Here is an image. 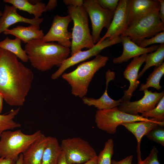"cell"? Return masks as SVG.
Wrapping results in <instances>:
<instances>
[{
  "label": "cell",
  "mask_w": 164,
  "mask_h": 164,
  "mask_svg": "<svg viewBox=\"0 0 164 164\" xmlns=\"http://www.w3.org/2000/svg\"><path fill=\"white\" fill-rule=\"evenodd\" d=\"M149 120V118L143 117L139 114L134 115L126 113L119 110L118 107L107 110H97L95 115L97 127L110 134H115L117 127L123 123Z\"/></svg>",
  "instance_id": "obj_7"
},
{
  "label": "cell",
  "mask_w": 164,
  "mask_h": 164,
  "mask_svg": "<svg viewBox=\"0 0 164 164\" xmlns=\"http://www.w3.org/2000/svg\"><path fill=\"white\" fill-rule=\"evenodd\" d=\"M5 35H12L19 38L26 44L36 39H41L44 35L43 31L39 27L30 25L29 26H17L12 29H6Z\"/></svg>",
  "instance_id": "obj_21"
},
{
  "label": "cell",
  "mask_w": 164,
  "mask_h": 164,
  "mask_svg": "<svg viewBox=\"0 0 164 164\" xmlns=\"http://www.w3.org/2000/svg\"><path fill=\"white\" fill-rule=\"evenodd\" d=\"M20 108L11 110L8 113L0 114V138L5 131L12 130L21 127V125L15 122L14 119L20 111Z\"/></svg>",
  "instance_id": "obj_27"
},
{
  "label": "cell",
  "mask_w": 164,
  "mask_h": 164,
  "mask_svg": "<svg viewBox=\"0 0 164 164\" xmlns=\"http://www.w3.org/2000/svg\"><path fill=\"white\" fill-rule=\"evenodd\" d=\"M97 156L88 161L81 164H97Z\"/></svg>",
  "instance_id": "obj_40"
},
{
  "label": "cell",
  "mask_w": 164,
  "mask_h": 164,
  "mask_svg": "<svg viewBox=\"0 0 164 164\" xmlns=\"http://www.w3.org/2000/svg\"><path fill=\"white\" fill-rule=\"evenodd\" d=\"M164 74V63L161 66L154 67L153 71L146 78V83L141 84L139 91H143L150 87H153L158 90H160L162 86L160 82Z\"/></svg>",
  "instance_id": "obj_26"
},
{
  "label": "cell",
  "mask_w": 164,
  "mask_h": 164,
  "mask_svg": "<svg viewBox=\"0 0 164 164\" xmlns=\"http://www.w3.org/2000/svg\"><path fill=\"white\" fill-rule=\"evenodd\" d=\"M16 161L12 159L0 157V164H15Z\"/></svg>",
  "instance_id": "obj_38"
},
{
  "label": "cell",
  "mask_w": 164,
  "mask_h": 164,
  "mask_svg": "<svg viewBox=\"0 0 164 164\" xmlns=\"http://www.w3.org/2000/svg\"><path fill=\"white\" fill-rule=\"evenodd\" d=\"M147 54L133 58L127 66L123 73L124 77L129 82L128 89L124 91V95L121 99L122 101H130L133 94L140 84L138 80V71L141 66L145 62Z\"/></svg>",
  "instance_id": "obj_14"
},
{
  "label": "cell",
  "mask_w": 164,
  "mask_h": 164,
  "mask_svg": "<svg viewBox=\"0 0 164 164\" xmlns=\"http://www.w3.org/2000/svg\"><path fill=\"white\" fill-rule=\"evenodd\" d=\"M42 134L40 130L30 135L20 130L4 132L0 138V157L16 161Z\"/></svg>",
  "instance_id": "obj_5"
},
{
  "label": "cell",
  "mask_w": 164,
  "mask_h": 164,
  "mask_svg": "<svg viewBox=\"0 0 164 164\" xmlns=\"http://www.w3.org/2000/svg\"><path fill=\"white\" fill-rule=\"evenodd\" d=\"M164 31V23L160 20L159 10L147 14L134 21L121 36L129 37L138 45L146 38Z\"/></svg>",
  "instance_id": "obj_6"
},
{
  "label": "cell",
  "mask_w": 164,
  "mask_h": 164,
  "mask_svg": "<svg viewBox=\"0 0 164 164\" xmlns=\"http://www.w3.org/2000/svg\"><path fill=\"white\" fill-rule=\"evenodd\" d=\"M34 78L32 71L14 54L0 48V93L8 104L22 106Z\"/></svg>",
  "instance_id": "obj_1"
},
{
  "label": "cell",
  "mask_w": 164,
  "mask_h": 164,
  "mask_svg": "<svg viewBox=\"0 0 164 164\" xmlns=\"http://www.w3.org/2000/svg\"><path fill=\"white\" fill-rule=\"evenodd\" d=\"M57 5V1L56 0H50L46 5V11H51L55 8Z\"/></svg>",
  "instance_id": "obj_37"
},
{
  "label": "cell",
  "mask_w": 164,
  "mask_h": 164,
  "mask_svg": "<svg viewBox=\"0 0 164 164\" xmlns=\"http://www.w3.org/2000/svg\"><path fill=\"white\" fill-rule=\"evenodd\" d=\"M158 152L157 149L153 146L149 155L144 160L138 162V164H160L158 160Z\"/></svg>",
  "instance_id": "obj_32"
},
{
  "label": "cell",
  "mask_w": 164,
  "mask_h": 164,
  "mask_svg": "<svg viewBox=\"0 0 164 164\" xmlns=\"http://www.w3.org/2000/svg\"><path fill=\"white\" fill-rule=\"evenodd\" d=\"M2 13L0 11V17L2 16Z\"/></svg>",
  "instance_id": "obj_43"
},
{
  "label": "cell",
  "mask_w": 164,
  "mask_h": 164,
  "mask_svg": "<svg viewBox=\"0 0 164 164\" xmlns=\"http://www.w3.org/2000/svg\"><path fill=\"white\" fill-rule=\"evenodd\" d=\"M159 7L158 0H129L128 26L139 18L159 10Z\"/></svg>",
  "instance_id": "obj_15"
},
{
  "label": "cell",
  "mask_w": 164,
  "mask_h": 164,
  "mask_svg": "<svg viewBox=\"0 0 164 164\" xmlns=\"http://www.w3.org/2000/svg\"><path fill=\"white\" fill-rule=\"evenodd\" d=\"M108 60V56L99 54L92 60L80 64L73 71L63 73L62 78L70 85L72 94L81 98L85 97L95 73L105 66Z\"/></svg>",
  "instance_id": "obj_3"
},
{
  "label": "cell",
  "mask_w": 164,
  "mask_h": 164,
  "mask_svg": "<svg viewBox=\"0 0 164 164\" xmlns=\"http://www.w3.org/2000/svg\"><path fill=\"white\" fill-rule=\"evenodd\" d=\"M114 144L112 138L105 142L103 149L97 155V164H111V158L114 154Z\"/></svg>",
  "instance_id": "obj_28"
},
{
  "label": "cell",
  "mask_w": 164,
  "mask_h": 164,
  "mask_svg": "<svg viewBox=\"0 0 164 164\" xmlns=\"http://www.w3.org/2000/svg\"><path fill=\"white\" fill-rule=\"evenodd\" d=\"M121 42V36L113 39L107 38L99 44H95L92 48L85 51H79L64 61L58 70L51 77L53 80L58 78L68 68L80 62L95 56L104 49Z\"/></svg>",
  "instance_id": "obj_10"
},
{
  "label": "cell",
  "mask_w": 164,
  "mask_h": 164,
  "mask_svg": "<svg viewBox=\"0 0 164 164\" xmlns=\"http://www.w3.org/2000/svg\"><path fill=\"white\" fill-rule=\"evenodd\" d=\"M21 41L17 37L11 39L7 36L5 39L0 41V48L12 53L22 62H27L29 61L28 57L25 50L22 47Z\"/></svg>",
  "instance_id": "obj_24"
},
{
  "label": "cell",
  "mask_w": 164,
  "mask_h": 164,
  "mask_svg": "<svg viewBox=\"0 0 164 164\" xmlns=\"http://www.w3.org/2000/svg\"><path fill=\"white\" fill-rule=\"evenodd\" d=\"M3 97L2 94L0 93V114L1 113L3 107Z\"/></svg>",
  "instance_id": "obj_42"
},
{
  "label": "cell",
  "mask_w": 164,
  "mask_h": 164,
  "mask_svg": "<svg viewBox=\"0 0 164 164\" xmlns=\"http://www.w3.org/2000/svg\"><path fill=\"white\" fill-rule=\"evenodd\" d=\"M63 2L65 5L72 7L81 6L84 3L82 0H64Z\"/></svg>",
  "instance_id": "obj_34"
},
{
  "label": "cell",
  "mask_w": 164,
  "mask_h": 164,
  "mask_svg": "<svg viewBox=\"0 0 164 164\" xmlns=\"http://www.w3.org/2000/svg\"><path fill=\"white\" fill-rule=\"evenodd\" d=\"M67 12L73 21L71 56L84 48L90 49L95 45L90 33L88 15L83 6H67Z\"/></svg>",
  "instance_id": "obj_4"
},
{
  "label": "cell",
  "mask_w": 164,
  "mask_h": 164,
  "mask_svg": "<svg viewBox=\"0 0 164 164\" xmlns=\"http://www.w3.org/2000/svg\"><path fill=\"white\" fill-rule=\"evenodd\" d=\"M40 1L35 4H32L27 0H3L4 2L12 4L17 9L33 15L34 18L36 19L40 18L43 12H46V5Z\"/></svg>",
  "instance_id": "obj_22"
},
{
  "label": "cell",
  "mask_w": 164,
  "mask_h": 164,
  "mask_svg": "<svg viewBox=\"0 0 164 164\" xmlns=\"http://www.w3.org/2000/svg\"><path fill=\"white\" fill-rule=\"evenodd\" d=\"M164 44H160L155 51L147 54L145 64L142 70L138 73V79L140 78L149 68L152 66L158 67L164 62Z\"/></svg>",
  "instance_id": "obj_25"
},
{
  "label": "cell",
  "mask_w": 164,
  "mask_h": 164,
  "mask_svg": "<svg viewBox=\"0 0 164 164\" xmlns=\"http://www.w3.org/2000/svg\"><path fill=\"white\" fill-rule=\"evenodd\" d=\"M17 10L13 5H5L4 11L0 18V34L11 26L18 22H23L39 27L43 21V18L24 17L19 14Z\"/></svg>",
  "instance_id": "obj_16"
},
{
  "label": "cell",
  "mask_w": 164,
  "mask_h": 164,
  "mask_svg": "<svg viewBox=\"0 0 164 164\" xmlns=\"http://www.w3.org/2000/svg\"><path fill=\"white\" fill-rule=\"evenodd\" d=\"M71 20L68 15L64 16L56 15L50 29L41 40L44 42H57L59 45L70 48L71 45L72 33L68 31V27Z\"/></svg>",
  "instance_id": "obj_11"
},
{
  "label": "cell",
  "mask_w": 164,
  "mask_h": 164,
  "mask_svg": "<svg viewBox=\"0 0 164 164\" xmlns=\"http://www.w3.org/2000/svg\"><path fill=\"white\" fill-rule=\"evenodd\" d=\"M24 50L31 65L41 71L55 66L59 67L71 53L69 48L53 42H44L41 39H33L26 44Z\"/></svg>",
  "instance_id": "obj_2"
},
{
  "label": "cell",
  "mask_w": 164,
  "mask_h": 164,
  "mask_svg": "<svg viewBox=\"0 0 164 164\" xmlns=\"http://www.w3.org/2000/svg\"><path fill=\"white\" fill-rule=\"evenodd\" d=\"M160 7L159 10V15L161 21L164 23V0H158Z\"/></svg>",
  "instance_id": "obj_36"
},
{
  "label": "cell",
  "mask_w": 164,
  "mask_h": 164,
  "mask_svg": "<svg viewBox=\"0 0 164 164\" xmlns=\"http://www.w3.org/2000/svg\"><path fill=\"white\" fill-rule=\"evenodd\" d=\"M133 155H128L119 161H117L115 160H111V164H132V162L133 158Z\"/></svg>",
  "instance_id": "obj_35"
},
{
  "label": "cell",
  "mask_w": 164,
  "mask_h": 164,
  "mask_svg": "<svg viewBox=\"0 0 164 164\" xmlns=\"http://www.w3.org/2000/svg\"><path fill=\"white\" fill-rule=\"evenodd\" d=\"M121 36L123 51L120 56L113 59V62L115 64H121L132 58L154 52L159 46V45H153L148 47H142L133 42L128 37Z\"/></svg>",
  "instance_id": "obj_17"
},
{
  "label": "cell",
  "mask_w": 164,
  "mask_h": 164,
  "mask_svg": "<svg viewBox=\"0 0 164 164\" xmlns=\"http://www.w3.org/2000/svg\"><path fill=\"white\" fill-rule=\"evenodd\" d=\"M57 164H67L66 160L64 153L62 151L59 156Z\"/></svg>",
  "instance_id": "obj_39"
},
{
  "label": "cell",
  "mask_w": 164,
  "mask_h": 164,
  "mask_svg": "<svg viewBox=\"0 0 164 164\" xmlns=\"http://www.w3.org/2000/svg\"><path fill=\"white\" fill-rule=\"evenodd\" d=\"M115 73L109 69L105 75L106 87L102 95L99 98L84 97L82 98L83 103L88 106H94L98 110H107L119 106L122 102L121 99L115 100L111 98L108 93V87L109 83L114 80Z\"/></svg>",
  "instance_id": "obj_19"
},
{
  "label": "cell",
  "mask_w": 164,
  "mask_h": 164,
  "mask_svg": "<svg viewBox=\"0 0 164 164\" xmlns=\"http://www.w3.org/2000/svg\"><path fill=\"white\" fill-rule=\"evenodd\" d=\"M83 6L89 16L92 29L91 35L94 44L100 40V33L104 28H109L114 12L102 7L96 0H83Z\"/></svg>",
  "instance_id": "obj_9"
},
{
  "label": "cell",
  "mask_w": 164,
  "mask_h": 164,
  "mask_svg": "<svg viewBox=\"0 0 164 164\" xmlns=\"http://www.w3.org/2000/svg\"><path fill=\"white\" fill-rule=\"evenodd\" d=\"M129 0H119L117 7L107 31L96 44L107 38L113 39L120 36L128 26L127 19Z\"/></svg>",
  "instance_id": "obj_13"
},
{
  "label": "cell",
  "mask_w": 164,
  "mask_h": 164,
  "mask_svg": "<svg viewBox=\"0 0 164 164\" xmlns=\"http://www.w3.org/2000/svg\"><path fill=\"white\" fill-rule=\"evenodd\" d=\"M61 151L57 139L49 136L43 153L41 164H57L58 159Z\"/></svg>",
  "instance_id": "obj_23"
},
{
  "label": "cell",
  "mask_w": 164,
  "mask_h": 164,
  "mask_svg": "<svg viewBox=\"0 0 164 164\" xmlns=\"http://www.w3.org/2000/svg\"><path fill=\"white\" fill-rule=\"evenodd\" d=\"M148 138L164 146V126H157L150 130L145 135Z\"/></svg>",
  "instance_id": "obj_30"
},
{
  "label": "cell",
  "mask_w": 164,
  "mask_h": 164,
  "mask_svg": "<svg viewBox=\"0 0 164 164\" xmlns=\"http://www.w3.org/2000/svg\"><path fill=\"white\" fill-rule=\"evenodd\" d=\"M103 8L109 11L114 12L119 1V0H96Z\"/></svg>",
  "instance_id": "obj_33"
},
{
  "label": "cell",
  "mask_w": 164,
  "mask_h": 164,
  "mask_svg": "<svg viewBox=\"0 0 164 164\" xmlns=\"http://www.w3.org/2000/svg\"><path fill=\"white\" fill-rule=\"evenodd\" d=\"M67 164H81L97 156L89 143L80 137L63 139L60 145Z\"/></svg>",
  "instance_id": "obj_8"
},
{
  "label": "cell",
  "mask_w": 164,
  "mask_h": 164,
  "mask_svg": "<svg viewBox=\"0 0 164 164\" xmlns=\"http://www.w3.org/2000/svg\"><path fill=\"white\" fill-rule=\"evenodd\" d=\"M147 121L124 123L121 124L135 136L137 142V153L138 162L142 160L140 145L142 137L152 129L158 126H164V121L157 122L152 118Z\"/></svg>",
  "instance_id": "obj_18"
},
{
  "label": "cell",
  "mask_w": 164,
  "mask_h": 164,
  "mask_svg": "<svg viewBox=\"0 0 164 164\" xmlns=\"http://www.w3.org/2000/svg\"><path fill=\"white\" fill-rule=\"evenodd\" d=\"M49 137L43 134L23 154V164H41Z\"/></svg>",
  "instance_id": "obj_20"
},
{
  "label": "cell",
  "mask_w": 164,
  "mask_h": 164,
  "mask_svg": "<svg viewBox=\"0 0 164 164\" xmlns=\"http://www.w3.org/2000/svg\"><path fill=\"white\" fill-rule=\"evenodd\" d=\"M143 91L144 96L141 99L134 101H122L118 106V109L129 114L138 115L154 108L164 96V91L153 92L146 89Z\"/></svg>",
  "instance_id": "obj_12"
},
{
  "label": "cell",
  "mask_w": 164,
  "mask_h": 164,
  "mask_svg": "<svg viewBox=\"0 0 164 164\" xmlns=\"http://www.w3.org/2000/svg\"><path fill=\"white\" fill-rule=\"evenodd\" d=\"M23 154H20L16 161L15 164H23Z\"/></svg>",
  "instance_id": "obj_41"
},
{
  "label": "cell",
  "mask_w": 164,
  "mask_h": 164,
  "mask_svg": "<svg viewBox=\"0 0 164 164\" xmlns=\"http://www.w3.org/2000/svg\"><path fill=\"white\" fill-rule=\"evenodd\" d=\"M156 43L164 44V31L158 33L150 38L144 39L139 46L145 48L149 45Z\"/></svg>",
  "instance_id": "obj_31"
},
{
  "label": "cell",
  "mask_w": 164,
  "mask_h": 164,
  "mask_svg": "<svg viewBox=\"0 0 164 164\" xmlns=\"http://www.w3.org/2000/svg\"><path fill=\"white\" fill-rule=\"evenodd\" d=\"M141 114V115L143 117L152 118L156 121H164V96L154 108Z\"/></svg>",
  "instance_id": "obj_29"
}]
</instances>
